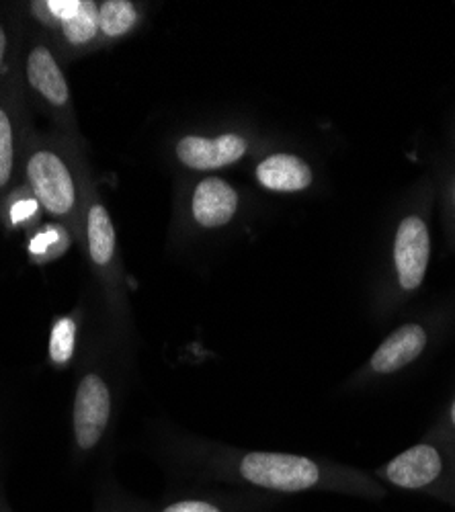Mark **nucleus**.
Returning a JSON list of instances; mask_svg holds the SVG:
<instances>
[{"mask_svg": "<svg viewBox=\"0 0 455 512\" xmlns=\"http://www.w3.org/2000/svg\"><path fill=\"white\" fill-rule=\"evenodd\" d=\"M25 175L41 207L66 218L76 207V183L68 164L54 150H35L25 162Z\"/></svg>", "mask_w": 455, "mask_h": 512, "instance_id": "7ed1b4c3", "label": "nucleus"}, {"mask_svg": "<svg viewBox=\"0 0 455 512\" xmlns=\"http://www.w3.org/2000/svg\"><path fill=\"white\" fill-rule=\"evenodd\" d=\"M60 240V236H58V230H46L44 234H39L33 242H31V252L33 254H44V252H48L50 248H52V244L54 242H58Z\"/></svg>", "mask_w": 455, "mask_h": 512, "instance_id": "6ab92c4d", "label": "nucleus"}, {"mask_svg": "<svg viewBox=\"0 0 455 512\" xmlns=\"http://www.w3.org/2000/svg\"><path fill=\"white\" fill-rule=\"evenodd\" d=\"M156 512H228V510L208 498H179L160 506Z\"/></svg>", "mask_w": 455, "mask_h": 512, "instance_id": "dca6fc26", "label": "nucleus"}, {"mask_svg": "<svg viewBox=\"0 0 455 512\" xmlns=\"http://www.w3.org/2000/svg\"><path fill=\"white\" fill-rule=\"evenodd\" d=\"M257 179L269 191L294 193L310 187L312 170L294 154H273L257 166Z\"/></svg>", "mask_w": 455, "mask_h": 512, "instance_id": "9d476101", "label": "nucleus"}, {"mask_svg": "<svg viewBox=\"0 0 455 512\" xmlns=\"http://www.w3.org/2000/svg\"><path fill=\"white\" fill-rule=\"evenodd\" d=\"M87 242L91 261L97 269H109L115 259V230L103 203L95 201L87 213Z\"/></svg>", "mask_w": 455, "mask_h": 512, "instance_id": "9b49d317", "label": "nucleus"}, {"mask_svg": "<svg viewBox=\"0 0 455 512\" xmlns=\"http://www.w3.org/2000/svg\"><path fill=\"white\" fill-rule=\"evenodd\" d=\"M33 213H35V201H21L13 207L11 216L15 222H21V220H27L29 216H33Z\"/></svg>", "mask_w": 455, "mask_h": 512, "instance_id": "412c9836", "label": "nucleus"}, {"mask_svg": "<svg viewBox=\"0 0 455 512\" xmlns=\"http://www.w3.org/2000/svg\"><path fill=\"white\" fill-rule=\"evenodd\" d=\"M15 117L7 103L0 101V191H5L15 175Z\"/></svg>", "mask_w": 455, "mask_h": 512, "instance_id": "ddd939ff", "label": "nucleus"}, {"mask_svg": "<svg viewBox=\"0 0 455 512\" xmlns=\"http://www.w3.org/2000/svg\"><path fill=\"white\" fill-rule=\"evenodd\" d=\"M113 416V392L107 377L89 369L78 379L72 404V437L74 449L87 455L103 443Z\"/></svg>", "mask_w": 455, "mask_h": 512, "instance_id": "f03ea898", "label": "nucleus"}, {"mask_svg": "<svg viewBox=\"0 0 455 512\" xmlns=\"http://www.w3.org/2000/svg\"><path fill=\"white\" fill-rule=\"evenodd\" d=\"M429 254L431 242L425 222L417 216L402 220L394 244V261L402 289L412 291L423 283L429 265Z\"/></svg>", "mask_w": 455, "mask_h": 512, "instance_id": "20e7f679", "label": "nucleus"}, {"mask_svg": "<svg viewBox=\"0 0 455 512\" xmlns=\"http://www.w3.org/2000/svg\"><path fill=\"white\" fill-rule=\"evenodd\" d=\"M236 469L242 482L271 492H304L316 488L322 480L316 461L287 453H246Z\"/></svg>", "mask_w": 455, "mask_h": 512, "instance_id": "f257e3e1", "label": "nucleus"}, {"mask_svg": "<svg viewBox=\"0 0 455 512\" xmlns=\"http://www.w3.org/2000/svg\"><path fill=\"white\" fill-rule=\"evenodd\" d=\"M62 31L72 46H85L99 33V11L93 3H82L76 15L62 21Z\"/></svg>", "mask_w": 455, "mask_h": 512, "instance_id": "2eb2a0df", "label": "nucleus"}, {"mask_svg": "<svg viewBox=\"0 0 455 512\" xmlns=\"http://www.w3.org/2000/svg\"><path fill=\"white\" fill-rule=\"evenodd\" d=\"M25 76L29 87L52 107L64 109L70 105L66 76L48 46L37 44L31 48L25 60Z\"/></svg>", "mask_w": 455, "mask_h": 512, "instance_id": "423d86ee", "label": "nucleus"}, {"mask_svg": "<svg viewBox=\"0 0 455 512\" xmlns=\"http://www.w3.org/2000/svg\"><path fill=\"white\" fill-rule=\"evenodd\" d=\"M136 21L138 11L126 0H107V3L99 7V31L109 39L126 35L136 25Z\"/></svg>", "mask_w": 455, "mask_h": 512, "instance_id": "f8f14e48", "label": "nucleus"}, {"mask_svg": "<svg viewBox=\"0 0 455 512\" xmlns=\"http://www.w3.org/2000/svg\"><path fill=\"white\" fill-rule=\"evenodd\" d=\"M9 50H11V33L7 29V25L0 21V72H3V68H5Z\"/></svg>", "mask_w": 455, "mask_h": 512, "instance_id": "aec40b11", "label": "nucleus"}, {"mask_svg": "<svg viewBox=\"0 0 455 512\" xmlns=\"http://www.w3.org/2000/svg\"><path fill=\"white\" fill-rule=\"evenodd\" d=\"M82 7L80 0H50V3H35L33 11L44 17V15H52L56 21H66L72 15L78 13V9Z\"/></svg>", "mask_w": 455, "mask_h": 512, "instance_id": "f3484780", "label": "nucleus"}, {"mask_svg": "<svg viewBox=\"0 0 455 512\" xmlns=\"http://www.w3.org/2000/svg\"><path fill=\"white\" fill-rule=\"evenodd\" d=\"M427 345V334L419 324H404L394 330L369 361L376 373H394L415 361Z\"/></svg>", "mask_w": 455, "mask_h": 512, "instance_id": "1a4fd4ad", "label": "nucleus"}, {"mask_svg": "<svg viewBox=\"0 0 455 512\" xmlns=\"http://www.w3.org/2000/svg\"><path fill=\"white\" fill-rule=\"evenodd\" d=\"M451 422L455 424V402H453V406H451Z\"/></svg>", "mask_w": 455, "mask_h": 512, "instance_id": "4be33fe9", "label": "nucleus"}, {"mask_svg": "<svg viewBox=\"0 0 455 512\" xmlns=\"http://www.w3.org/2000/svg\"><path fill=\"white\" fill-rule=\"evenodd\" d=\"M78 322L74 316H62L54 322L50 334V361L56 367H66L76 353Z\"/></svg>", "mask_w": 455, "mask_h": 512, "instance_id": "4468645a", "label": "nucleus"}, {"mask_svg": "<svg viewBox=\"0 0 455 512\" xmlns=\"http://www.w3.org/2000/svg\"><path fill=\"white\" fill-rule=\"evenodd\" d=\"M0 512H11L9 508H0Z\"/></svg>", "mask_w": 455, "mask_h": 512, "instance_id": "5701e85b", "label": "nucleus"}, {"mask_svg": "<svg viewBox=\"0 0 455 512\" xmlns=\"http://www.w3.org/2000/svg\"><path fill=\"white\" fill-rule=\"evenodd\" d=\"M95 512H138L128 498H121L113 488H105L95 500Z\"/></svg>", "mask_w": 455, "mask_h": 512, "instance_id": "a211bd4d", "label": "nucleus"}, {"mask_svg": "<svg viewBox=\"0 0 455 512\" xmlns=\"http://www.w3.org/2000/svg\"><path fill=\"white\" fill-rule=\"evenodd\" d=\"M246 140L234 134H226L214 140L187 136L177 144L179 160L195 170H214L234 164L246 154Z\"/></svg>", "mask_w": 455, "mask_h": 512, "instance_id": "39448f33", "label": "nucleus"}, {"mask_svg": "<svg viewBox=\"0 0 455 512\" xmlns=\"http://www.w3.org/2000/svg\"><path fill=\"white\" fill-rule=\"evenodd\" d=\"M193 218L203 228L226 226L238 209V193L222 179H203L193 193Z\"/></svg>", "mask_w": 455, "mask_h": 512, "instance_id": "6e6552de", "label": "nucleus"}, {"mask_svg": "<svg viewBox=\"0 0 455 512\" xmlns=\"http://www.w3.org/2000/svg\"><path fill=\"white\" fill-rule=\"evenodd\" d=\"M441 469L443 461L435 447L415 445L388 463L386 476L398 488L421 490L441 476Z\"/></svg>", "mask_w": 455, "mask_h": 512, "instance_id": "0eeeda50", "label": "nucleus"}]
</instances>
